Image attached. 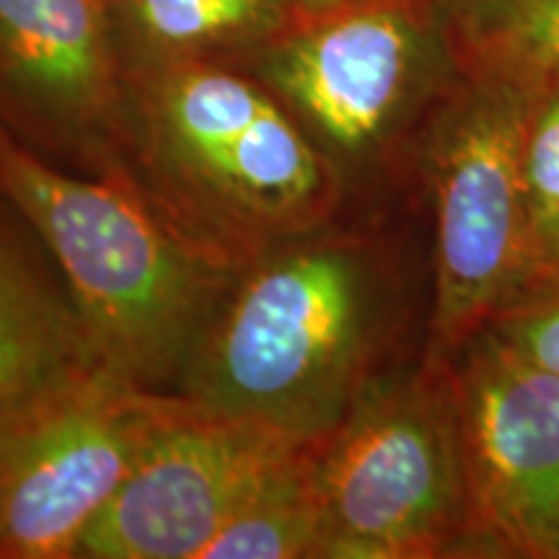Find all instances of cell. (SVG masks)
Segmentation results:
<instances>
[{
  "instance_id": "obj_1",
  "label": "cell",
  "mask_w": 559,
  "mask_h": 559,
  "mask_svg": "<svg viewBox=\"0 0 559 559\" xmlns=\"http://www.w3.org/2000/svg\"><path fill=\"white\" fill-rule=\"evenodd\" d=\"M415 304L400 236L342 213L236 272L177 391L221 415L319 443L407 362Z\"/></svg>"
},
{
  "instance_id": "obj_2",
  "label": "cell",
  "mask_w": 559,
  "mask_h": 559,
  "mask_svg": "<svg viewBox=\"0 0 559 559\" xmlns=\"http://www.w3.org/2000/svg\"><path fill=\"white\" fill-rule=\"evenodd\" d=\"M124 177L228 270L347 213L340 174L260 79L194 62L128 75Z\"/></svg>"
},
{
  "instance_id": "obj_3",
  "label": "cell",
  "mask_w": 559,
  "mask_h": 559,
  "mask_svg": "<svg viewBox=\"0 0 559 559\" xmlns=\"http://www.w3.org/2000/svg\"><path fill=\"white\" fill-rule=\"evenodd\" d=\"M0 194L50 251L102 366L143 389L177 391L239 270L202 254L128 177L60 169L3 124Z\"/></svg>"
},
{
  "instance_id": "obj_4",
  "label": "cell",
  "mask_w": 559,
  "mask_h": 559,
  "mask_svg": "<svg viewBox=\"0 0 559 559\" xmlns=\"http://www.w3.org/2000/svg\"><path fill=\"white\" fill-rule=\"evenodd\" d=\"M366 202L415 181L417 145L461 75L443 0H368L296 16L241 66Z\"/></svg>"
},
{
  "instance_id": "obj_5",
  "label": "cell",
  "mask_w": 559,
  "mask_h": 559,
  "mask_svg": "<svg viewBox=\"0 0 559 559\" xmlns=\"http://www.w3.org/2000/svg\"><path fill=\"white\" fill-rule=\"evenodd\" d=\"M549 83L521 62L461 55L459 81L419 138L415 181L432 215L425 358L449 362L528 272L523 140Z\"/></svg>"
},
{
  "instance_id": "obj_6",
  "label": "cell",
  "mask_w": 559,
  "mask_h": 559,
  "mask_svg": "<svg viewBox=\"0 0 559 559\" xmlns=\"http://www.w3.org/2000/svg\"><path fill=\"white\" fill-rule=\"evenodd\" d=\"M319 559L477 557L451 360L423 353L313 445Z\"/></svg>"
},
{
  "instance_id": "obj_7",
  "label": "cell",
  "mask_w": 559,
  "mask_h": 559,
  "mask_svg": "<svg viewBox=\"0 0 559 559\" xmlns=\"http://www.w3.org/2000/svg\"><path fill=\"white\" fill-rule=\"evenodd\" d=\"M190 404L104 366L0 402V559H73L83 531Z\"/></svg>"
},
{
  "instance_id": "obj_8",
  "label": "cell",
  "mask_w": 559,
  "mask_h": 559,
  "mask_svg": "<svg viewBox=\"0 0 559 559\" xmlns=\"http://www.w3.org/2000/svg\"><path fill=\"white\" fill-rule=\"evenodd\" d=\"M477 557L559 559V376L479 330L451 358Z\"/></svg>"
},
{
  "instance_id": "obj_9",
  "label": "cell",
  "mask_w": 559,
  "mask_h": 559,
  "mask_svg": "<svg viewBox=\"0 0 559 559\" xmlns=\"http://www.w3.org/2000/svg\"><path fill=\"white\" fill-rule=\"evenodd\" d=\"M0 124L60 169L124 177L128 75L102 0H0Z\"/></svg>"
},
{
  "instance_id": "obj_10",
  "label": "cell",
  "mask_w": 559,
  "mask_h": 559,
  "mask_svg": "<svg viewBox=\"0 0 559 559\" xmlns=\"http://www.w3.org/2000/svg\"><path fill=\"white\" fill-rule=\"evenodd\" d=\"M304 445L192 402L83 531L73 559H200L230 515Z\"/></svg>"
},
{
  "instance_id": "obj_11",
  "label": "cell",
  "mask_w": 559,
  "mask_h": 559,
  "mask_svg": "<svg viewBox=\"0 0 559 559\" xmlns=\"http://www.w3.org/2000/svg\"><path fill=\"white\" fill-rule=\"evenodd\" d=\"M102 366L50 251L0 194V402Z\"/></svg>"
},
{
  "instance_id": "obj_12",
  "label": "cell",
  "mask_w": 559,
  "mask_h": 559,
  "mask_svg": "<svg viewBox=\"0 0 559 559\" xmlns=\"http://www.w3.org/2000/svg\"><path fill=\"white\" fill-rule=\"evenodd\" d=\"M293 19L285 0H117L109 5L124 75L194 62L241 68Z\"/></svg>"
},
{
  "instance_id": "obj_13",
  "label": "cell",
  "mask_w": 559,
  "mask_h": 559,
  "mask_svg": "<svg viewBox=\"0 0 559 559\" xmlns=\"http://www.w3.org/2000/svg\"><path fill=\"white\" fill-rule=\"evenodd\" d=\"M313 445L272 472L226 521L200 559H319L321 519Z\"/></svg>"
},
{
  "instance_id": "obj_14",
  "label": "cell",
  "mask_w": 559,
  "mask_h": 559,
  "mask_svg": "<svg viewBox=\"0 0 559 559\" xmlns=\"http://www.w3.org/2000/svg\"><path fill=\"white\" fill-rule=\"evenodd\" d=\"M461 55L521 62L559 81V0H443Z\"/></svg>"
},
{
  "instance_id": "obj_15",
  "label": "cell",
  "mask_w": 559,
  "mask_h": 559,
  "mask_svg": "<svg viewBox=\"0 0 559 559\" xmlns=\"http://www.w3.org/2000/svg\"><path fill=\"white\" fill-rule=\"evenodd\" d=\"M481 330L559 376V272H528Z\"/></svg>"
},
{
  "instance_id": "obj_16",
  "label": "cell",
  "mask_w": 559,
  "mask_h": 559,
  "mask_svg": "<svg viewBox=\"0 0 559 559\" xmlns=\"http://www.w3.org/2000/svg\"><path fill=\"white\" fill-rule=\"evenodd\" d=\"M523 179L536 221L559 207V81H551L536 102L523 140Z\"/></svg>"
},
{
  "instance_id": "obj_17",
  "label": "cell",
  "mask_w": 559,
  "mask_h": 559,
  "mask_svg": "<svg viewBox=\"0 0 559 559\" xmlns=\"http://www.w3.org/2000/svg\"><path fill=\"white\" fill-rule=\"evenodd\" d=\"M534 270L559 272V207L536 221L534 234H531L528 272H534Z\"/></svg>"
},
{
  "instance_id": "obj_18",
  "label": "cell",
  "mask_w": 559,
  "mask_h": 559,
  "mask_svg": "<svg viewBox=\"0 0 559 559\" xmlns=\"http://www.w3.org/2000/svg\"><path fill=\"white\" fill-rule=\"evenodd\" d=\"M296 16H317V13L347 9V5L368 3V0H285Z\"/></svg>"
},
{
  "instance_id": "obj_19",
  "label": "cell",
  "mask_w": 559,
  "mask_h": 559,
  "mask_svg": "<svg viewBox=\"0 0 559 559\" xmlns=\"http://www.w3.org/2000/svg\"><path fill=\"white\" fill-rule=\"evenodd\" d=\"M102 3L107 5V9H109V5H111V3H117V0H102Z\"/></svg>"
}]
</instances>
